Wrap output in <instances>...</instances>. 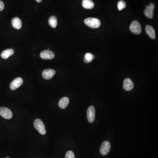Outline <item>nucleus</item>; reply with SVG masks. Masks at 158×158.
<instances>
[{
	"label": "nucleus",
	"instance_id": "obj_1",
	"mask_svg": "<svg viewBox=\"0 0 158 158\" xmlns=\"http://www.w3.org/2000/svg\"><path fill=\"white\" fill-rule=\"evenodd\" d=\"M84 23L87 26L93 29L98 28L101 25L100 20L95 18H87L84 20Z\"/></svg>",
	"mask_w": 158,
	"mask_h": 158
},
{
	"label": "nucleus",
	"instance_id": "obj_2",
	"mask_svg": "<svg viewBox=\"0 0 158 158\" xmlns=\"http://www.w3.org/2000/svg\"><path fill=\"white\" fill-rule=\"evenodd\" d=\"M35 129L42 135H45L46 133L45 126L43 122L40 119H36L33 123Z\"/></svg>",
	"mask_w": 158,
	"mask_h": 158
},
{
	"label": "nucleus",
	"instance_id": "obj_3",
	"mask_svg": "<svg viewBox=\"0 0 158 158\" xmlns=\"http://www.w3.org/2000/svg\"><path fill=\"white\" fill-rule=\"evenodd\" d=\"M130 30L136 35L140 34L141 32V27L140 24L136 20L133 21L130 26Z\"/></svg>",
	"mask_w": 158,
	"mask_h": 158
},
{
	"label": "nucleus",
	"instance_id": "obj_4",
	"mask_svg": "<svg viewBox=\"0 0 158 158\" xmlns=\"http://www.w3.org/2000/svg\"><path fill=\"white\" fill-rule=\"evenodd\" d=\"M110 148V143L107 140L104 141L101 145V147H100V153L102 155H106L109 153Z\"/></svg>",
	"mask_w": 158,
	"mask_h": 158
},
{
	"label": "nucleus",
	"instance_id": "obj_5",
	"mask_svg": "<svg viewBox=\"0 0 158 158\" xmlns=\"http://www.w3.org/2000/svg\"><path fill=\"white\" fill-rule=\"evenodd\" d=\"M154 4L151 3L149 5L146 6L145 9L144 11V14L147 18H152L153 17V11L154 10Z\"/></svg>",
	"mask_w": 158,
	"mask_h": 158
},
{
	"label": "nucleus",
	"instance_id": "obj_6",
	"mask_svg": "<svg viewBox=\"0 0 158 158\" xmlns=\"http://www.w3.org/2000/svg\"><path fill=\"white\" fill-rule=\"evenodd\" d=\"M0 115L5 119H9L12 117V113L10 109L6 107L0 108Z\"/></svg>",
	"mask_w": 158,
	"mask_h": 158
},
{
	"label": "nucleus",
	"instance_id": "obj_7",
	"mask_svg": "<svg viewBox=\"0 0 158 158\" xmlns=\"http://www.w3.org/2000/svg\"><path fill=\"white\" fill-rule=\"evenodd\" d=\"M87 114L89 122L90 123H93L95 117V107L93 106H89L87 111Z\"/></svg>",
	"mask_w": 158,
	"mask_h": 158
},
{
	"label": "nucleus",
	"instance_id": "obj_8",
	"mask_svg": "<svg viewBox=\"0 0 158 158\" xmlns=\"http://www.w3.org/2000/svg\"><path fill=\"white\" fill-rule=\"evenodd\" d=\"M23 83V80L21 77H18L13 80L10 85V87L11 90H15L19 87Z\"/></svg>",
	"mask_w": 158,
	"mask_h": 158
},
{
	"label": "nucleus",
	"instance_id": "obj_9",
	"mask_svg": "<svg viewBox=\"0 0 158 158\" xmlns=\"http://www.w3.org/2000/svg\"><path fill=\"white\" fill-rule=\"evenodd\" d=\"M54 52L49 50L42 51L40 54V58L45 60L52 59L54 58Z\"/></svg>",
	"mask_w": 158,
	"mask_h": 158
},
{
	"label": "nucleus",
	"instance_id": "obj_10",
	"mask_svg": "<svg viewBox=\"0 0 158 158\" xmlns=\"http://www.w3.org/2000/svg\"><path fill=\"white\" fill-rule=\"evenodd\" d=\"M123 87L124 89L126 91H130L133 89L134 84L131 79L126 78L124 80Z\"/></svg>",
	"mask_w": 158,
	"mask_h": 158
},
{
	"label": "nucleus",
	"instance_id": "obj_11",
	"mask_svg": "<svg viewBox=\"0 0 158 158\" xmlns=\"http://www.w3.org/2000/svg\"><path fill=\"white\" fill-rule=\"evenodd\" d=\"M55 73V71L52 69H45L42 72V75L45 79L49 80L51 79Z\"/></svg>",
	"mask_w": 158,
	"mask_h": 158
},
{
	"label": "nucleus",
	"instance_id": "obj_12",
	"mask_svg": "<svg viewBox=\"0 0 158 158\" xmlns=\"http://www.w3.org/2000/svg\"><path fill=\"white\" fill-rule=\"evenodd\" d=\"M145 32L152 39L155 38V32L154 28L150 25H147L145 26Z\"/></svg>",
	"mask_w": 158,
	"mask_h": 158
},
{
	"label": "nucleus",
	"instance_id": "obj_13",
	"mask_svg": "<svg viewBox=\"0 0 158 158\" xmlns=\"http://www.w3.org/2000/svg\"><path fill=\"white\" fill-rule=\"evenodd\" d=\"M11 24L14 28L18 29V30L21 29L22 27V22L20 18H18V17H15L12 19Z\"/></svg>",
	"mask_w": 158,
	"mask_h": 158
},
{
	"label": "nucleus",
	"instance_id": "obj_14",
	"mask_svg": "<svg viewBox=\"0 0 158 158\" xmlns=\"http://www.w3.org/2000/svg\"><path fill=\"white\" fill-rule=\"evenodd\" d=\"M83 7L87 9H91L94 8L95 4L91 0H83Z\"/></svg>",
	"mask_w": 158,
	"mask_h": 158
},
{
	"label": "nucleus",
	"instance_id": "obj_15",
	"mask_svg": "<svg viewBox=\"0 0 158 158\" xmlns=\"http://www.w3.org/2000/svg\"><path fill=\"white\" fill-rule=\"evenodd\" d=\"M14 53V50L12 49H6V50L2 52L1 53V57L3 59H6L11 56V55H13Z\"/></svg>",
	"mask_w": 158,
	"mask_h": 158
},
{
	"label": "nucleus",
	"instance_id": "obj_16",
	"mask_svg": "<svg viewBox=\"0 0 158 158\" xmlns=\"http://www.w3.org/2000/svg\"><path fill=\"white\" fill-rule=\"evenodd\" d=\"M69 100L67 97H63L60 100L59 103V106L62 109L66 108L69 104Z\"/></svg>",
	"mask_w": 158,
	"mask_h": 158
},
{
	"label": "nucleus",
	"instance_id": "obj_17",
	"mask_svg": "<svg viewBox=\"0 0 158 158\" xmlns=\"http://www.w3.org/2000/svg\"><path fill=\"white\" fill-rule=\"evenodd\" d=\"M48 23L50 26L53 28H55L58 24L57 18L55 16H51L49 18L48 20Z\"/></svg>",
	"mask_w": 158,
	"mask_h": 158
},
{
	"label": "nucleus",
	"instance_id": "obj_18",
	"mask_svg": "<svg viewBox=\"0 0 158 158\" xmlns=\"http://www.w3.org/2000/svg\"><path fill=\"white\" fill-rule=\"evenodd\" d=\"M95 55H93L92 54L90 53H87L84 55V62L86 63H90L95 59Z\"/></svg>",
	"mask_w": 158,
	"mask_h": 158
},
{
	"label": "nucleus",
	"instance_id": "obj_19",
	"mask_svg": "<svg viewBox=\"0 0 158 158\" xmlns=\"http://www.w3.org/2000/svg\"><path fill=\"white\" fill-rule=\"evenodd\" d=\"M126 7V4L125 1H119L118 2L117 4V8L118 10L121 11L122 10L124 9Z\"/></svg>",
	"mask_w": 158,
	"mask_h": 158
},
{
	"label": "nucleus",
	"instance_id": "obj_20",
	"mask_svg": "<svg viewBox=\"0 0 158 158\" xmlns=\"http://www.w3.org/2000/svg\"><path fill=\"white\" fill-rule=\"evenodd\" d=\"M65 158H75L73 152L72 151H68L66 153Z\"/></svg>",
	"mask_w": 158,
	"mask_h": 158
},
{
	"label": "nucleus",
	"instance_id": "obj_21",
	"mask_svg": "<svg viewBox=\"0 0 158 158\" xmlns=\"http://www.w3.org/2000/svg\"><path fill=\"white\" fill-rule=\"evenodd\" d=\"M4 3L2 1H0V11L3 10L4 9Z\"/></svg>",
	"mask_w": 158,
	"mask_h": 158
},
{
	"label": "nucleus",
	"instance_id": "obj_22",
	"mask_svg": "<svg viewBox=\"0 0 158 158\" xmlns=\"http://www.w3.org/2000/svg\"><path fill=\"white\" fill-rule=\"evenodd\" d=\"M35 1H37V3H40L41 1H42V0H35Z\"/></svg>",
	"mask_w": 158,
	"mask_h": 158
},
{
	"label": "nucleus",
	"instance_id": "obj_23",
	"mask_svg": "<svg viewBox=\"0 0 158 158\" xmlns=\"http://www.w3.org/2000/svg\"><path fill=\"white\" fill-rule=\"evenodd\" d=\"M8 158V157H7V158Z\"/></svg>",
	"mask_w": 158,
	"mask_h": 158
}]
</instances>
